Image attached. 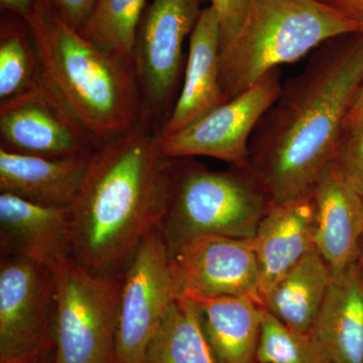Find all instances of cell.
Instances as JSON below:
<instances>
[{
  "label": "cell",
  "instance_id": "obj_1",
  "mask_svg": "<svg viewBox=\"0 0 363 363\" xmlns=\"http://www.w3.org/2000/svg\"><path fill=\"white\" fill-rule=\"evenodd\" d=\"M363 85V33L328 40L281 85L257 124L247 168L272 205L312 190L333 161L346 118Z\"/></svg>",
  "mask_w": 363,
  "mask_h": 363
},
{
  "label": "cell",
  "instance_id": "obj_2",
  "mask_svg": "<svg viewBox=\"0 0 363 363\" xmlns=\"http://www.w3.org/2000/svg\"><path fill=\"white\" fill-rule=\"evenodd\" d=\"M162 128L143 111L135 126L90 157L69 213L72 257L93 274L123 276L142 241L161 226L171 171L160 145Z\"/></svg>",
  "mask_w": 363,
  "mask_h": 363
},
{
  "label": "cell",
  "instance_id": "obj_3",
  "mask_svg": "<svg viewBox=\"0 0 363 363\" xmlns=\"http://www.w3.org/2000/svg\"><path fill=\"white\" fill-rule=\"evenodd\" d=\"M26 21L39 49L43 81L99 147L138 123L145 109L133 61L85 39L54 0H42Z\"/></svg>",
  "mask_w": 363,
  "mask_h": 363
},
{
  "label": "cell",
  "instance_id": "obj_4",
  "mask_svg": "<svg viewBox=\"0 0 363 363\" xmlns=\"http://www.w3.org/2000/svg\"><path fill=\"white\" fill-rule=\"evenodd\" d=\"M360 33L362 25L322 0H250L240 30L221 49L224 96L229 101L328 40Z\"/></svg>",
  "mask_w": 363,
  "mask_h": 363
},
{
  "label": "cell",
  "instance_id": "obj_5",
  "mask_svg": "<svg viewBox=\"0 0 363 363\" xmlns=\"http://www.w3.org/2000/svg\"><path fill=\"white\" fill-rule=\"evenodd\" d=\"M271 200L248 168L211 171L192 157L171 159L160 231L169 257L204 236L253 238Z\"/></svg>",
  "mask_w": 363,
  "mask_h": 363
},
{
  "label": "cell",
  "instance_id": "obj_6",
  "mask_svg": "<svg viewBox=\"0 0 363 363\" xmlns=\"http://www.w3.org/2000/svg\"><path fill=\"white\" fill-rule=\"evenodd\" d=\"M51 269L57 301L54 363H116L123 276L93 274L73 257Z\"/></svg>",
  "mask_w": 363,
  "mask_h": 363
},
{
  "label": "cell",
  "instance_id": "obj_7",
  "mask_svg": "<svg viewBox=\"0 0 363 363\" xmlns=\"http://www.w3.org/2000/svg\"><path fill=\"white\" fill-rule=\"evenodd\" d=\"M202 2L152 0L138 26L133 63L143 109L164 124L173 111L183 78L184 43L204 9Z\"/></svg>",
  "mask_w": 363,
  "mask_h": 363
},
{
  "label": "cell",
  "instance_id": "obj_8",
  "mask_svg": "<svg viewBox=\"0 0 363 363\" xmlns=\"http://www.w3.org/2000/svg\"><path fill=\"white\" fill-rule=\"evenodd\" d=\"M56 286L51 267L21 257L0 260V363L55 347Z\"/></svg>",
  "mask_w": 363,
  "mask_h": 363
},
{
  "label": "cell",
  "instance_id": "obj_9",
  "mask_svg": "<svg viewBox=\"0 0 363 363\" xmlns=\"http://www.w3.org/2000/svg\"><path fill=\"white\" fill-rule=\"evenodd\" d=\"M171 257L160 229L150 233L124 269L116 336V363H143L178 298Z\"/></svg>",
  "mask_w": 363,
  "mask_h": 363
},
{
  "label": "cell",
  "instance_id": "obj_10",
  "mask_svg": "<svg viewBox=\"0 0 363 363\" xmlns=\"http://www.w3.org/2000/svg\"><path fill=\"white\" fill-rule=\"evenodd\" d=\"M279 69L238 96L216 107L174 135H162V154L171 159L208 157L247 168L250 143L260 119L278 99Z\"/></svg>",
  "mask_w": 363,
  "mask_h": 363
},
{
  "label": "cell",
  "instance_id": "obj_11",
  "mask_svg": "<svg viewBox=\"0 0 363 363\" xmlns=\"http://www.w3.org/2000/svg\"><path fill=\"white\" fill-rule=\"evenodd\" d=\"M98 147L43 80L0 104V149L45 157H89Z\"/></svg>",
  "mask_w": 363,
  "mask_h": 363
},
{
  "label": "cell",
  "instance_id": "obj_12",
  "mask_svg": "<svg viewBox=\"0 0 363 363\" xmlns=\"http://www.w3.org/2000/svg\"><path fill=\"white\" fill-rule=\"evenodd\" d=\"M177 297H250L264 305L252 238L204 236L171 255Z\"/></svg>",
  "mask_w": 363,
  "mask_h": 363
},
{
  "label": "cell",
  "instance_id": "obj_13",
  "mask_svg": "<svg viewBox=\"0 0 363 363\" xmlns=\"http://www.w3.org/2000/svg\"><path fill=\"white\" fill-rule=\"evenodd\" d=\"M315 205V247L330 267L332 276L359 260L363 240V197L332 161L312 188Z\"/></svg>",
  "mask_w": 363,
  "mask_h": 363
},
{
  "label": "cell",
  "instance_id": "obj_14",
  "mask_svg": "<svg viewBox=\"0 0 363 363\" xmlns=\"http://www.w3.org/2000/svg\"><path fill=\"white\" fill-rule=\"evenodd\" d=\"M1 257H21L51 267L72 257L68 207L44 206L0 193Z\"/></svg>",
  "mask_w": 363,
  "mask_h": 363
},
{
  "label": "cell",
  "instance_id": "obj_15",
  "mask_svg": "<svg viewBox=\"0 0 363 363\" xmlns=\"http://www.w3.org/2000/svg\"><path fill=\"white\" fill-rule=\"evenodd\" d=\"M221 35L218 16L204 7L190 35L183 83L162 135H174L226 104L220 80Z\"/></svg>",
  "mask_w": 363,
  "mask_h": 363
},
{
  "label": "cell",
  "instance_id": "obj_16",
  "mask_svg": "<svg viewBox=\"0 0 363 363\" xmlns=\"http://www.w3.org/2000/svg\"><path fill=\"white\" fill-rule=\"evenodd\" d=\"M262 301L289 269L315 247V205L312 191L272 205L252 238Z\"/></svg>",
  "mask_w": 363,
  "mask_h": 363
},
{
  "label": "cell",
  "instance_id": "obj_17",
  "mask_svg": "<svg viewBox=\"0 0 363 363\" xmlns=\"http://www.w3.org/2000/svg\"><path fill=\"white\" fill-rule=\"evenodd\" d=\"M89 157H45L0 149V193L52 207H70Z\"/></svg>",
  "mask_w": 363,
  "mask_h": 363
},
{
  "label": "cell",
  "instance_id": "obj_18",
  "mask_svg": "<svg viewBox=\"0 0 363 363\" xmlns=\"http://www.w3.org/2000/svg\"><path fill=\"white\" fill-rule=\"evenodd\" d=\"M311 332L331 363H363V272L359 262L332 278Z\"/></svg>",
  "mask_w": 363,
  "mask_h": 363
},
{
  "label": "cell",
  "instance_id": "obj_19",
  "mask_svg": "<svg viewBox=\"0 0 363 363\" xmlns=\"http://www.w3.org/2000/svg\"><path fill=\"white\" fill-rule=\"evenodd\" d=\"M217 363L255 360L264 306L250 297L193 298Z\"/></svg>",
  "mask_w": 363,
  "mask_h": 363
},
{
  "label": "cell",
  "instance_id": "obj_20",
  "mask_svg": "<svg viewBox=\"0 0 363 363\" xmlns=\"http://www.w3.org/2000/svg\"><path fill=\"white\" fill-rule=\"evenodd\" d=\"M332 278L330 267L317 248H312L267 294L264 308L294 330L311 332Z\"/></svg>",
  "mask_w": 363,
  "mask_h": 363
},
{
  "label": "cell",
  "instance_id": "obj_21",
  "mask_svg": "<svg viewBox=\"0 0 363 363\" xmlns=\"http://www.w3.org/2000/svg\"><path fill=\"white\" fill-rule=\"evenodd\" d=\"M143 363H217L203 333L195 300L177 298Z\"/></svg>",
  "mask_w": 363,
  "mask_h": 363
},
{
  "label": "cell",
  "instance_id": "obj_22",
  "mask_svg": "<svg viewBox=\"0 0 363 363\" xmlns=\"http://www.w3.org/2000/svg\"><path fill=\"white\" fill-rule=\"evenodd\" d=\"M42 80V61L30 26L20 16L2 18L0 104L33 89Z\"/></svg>",
  "mask_w": 363,
  "mask_h": 363
},
{
  "label": "cell",
  "instance_id": "obj_23",
  "mask_svg": "<svg viewBox=\"0 0 363 363\" xmlns=\"http://www.w3.org/2000/svg\"><path fill=\"white\" fill-rule=\"evenodd\" d=\"M147 0H97L80 33L105 51L133 61Z\"/></svg>",
  "mask_w": 363,
  "mask_h": 363
},
{
  "label": "cell",
  "instance_id": "obj_24",
  "mask_svg": "<svg viewBox=\"0 0 363 363\" xmlns=\"http://www.w3.org/2000/svg\"><path fill=\"white\" fill-rule=\"evenodd\" d=\"M255 360L264 363H331L312 332L294 330L266 308Z\"/></svg>",
  "mask_w": 363,
  "mask_h": 363
},
{
  "label": "cell",
  "instance_id": "obj_25",
  "mask_svg": "<svg viewBox=\"0 0 363 363\" xmlns=\"http://www.w3.org/2000/svg\"><path fill=\"white\" fill-rule=\"evenodd\" d=\"M333 162L351 187L363 197V117L344 125Z\"/></svg>",
  "mask_w": 363,
  "mask_h": 363
},
{
  "label": "cell",
  "instance_id": "obj_26",
  "mask_svg": "<svg viewBox=\"0 0 363 363\" xmlns=\"http://www.w3.org/2000/svg\"><path fill=\"white\" fill-rule=\"evenodd\" d=\"M250 0H211V6L218 16L220 25L221 49L238 33Z\"/></svg>",
  "mask_w": 363,
  "mask_h": 363
},
{
  "label": "cell",
  "instance_id": "obj_27",
  "mask_svg": "<svg viewBox=\"0 0 363 363\" xmlns=\"http://www.w3.org/2000/svg\"><path fill=\"white\" fill-rule=\"evenodd\" d=\"M96 1L97 0H54L64 21L79 33L87 23Z\"/></svg>",
  "mask_w": 363,
  "mask_h": 363
},
{
  "label": "cell",
  "instance_id": "obj_28",
  "mask_svg": "<svg viewBox=\"0 0 363 363\" xmlns=\"http://www.w3.org/2000/svg\"><path fill=\"white\" fill-rule=\"evenodd\" d=\"M363 26V0H322Z\"/></svg>",
  "mask_w": 363,
  "mask_h": 363
},
{
  "label": "cell",
  "instance_id": "obj_29",
  "mask_svg": "<svg viewBox=\"0 0 363 363\" xmlns=\"http://www.w3.org/2000/svg\"><path fill=\"white\" fill-rule=\"evenodd\" d=\"M42 0H0L2 11L26 20L37 9Z\"/></svg>",
  "mask_w": 363,
  "mask_h": 363
},
{
  "label": "cell",
  "instance_id": "obj_30",
  "mask_svg": "<svg viewBox=\"0 0 363 363\" xmlns=\"http://www.w3.org/2000/svg\"><path fill=\"white\" fill-rule=\"evenodd\" d=\"M363 117V85L358 92L357 99L351 107L347 118H346L345 124L355 123Z\"/></svg>",
  "mask_w": 363,
  "mask_h": 363
},
{
  "label": "cell",
  "instance_id": "obj_31",
  "mask_svg": "<svg viewBox=\"0 0 363 363\" xmlns=\"http://www.w3.org/2000/svg\"><path fill=\"white\" fill-rule=\"evenodd\" d=\"M55 347L52 350L45 351L37 357L23 360V362L16 363H54Z\"/></svg>",
  "mask_w": 363,
  "mask_h": 363
},
{
  "label": "cell",
  "instance_id": "obj_32",
  "mask_svg": "<svg viewBox=\"0 0 363 363\" xmlns=\"http://www.w3.org/2000/svg\"><path fill=\"white\" fill-rule=\"evenodd\" d=\"M358 262H359L360 267H362L363 272V240L362 242V252H360V257L359 260H358Z\"/></svg>",
  "mask_w": 363,
  "mask_h": 363
},
{
  "label": "cell",
  "instance_id": "obj_33",
  "mask_svg": "<svg viewBox=\"0 0 363 363\" xmlns=\"http://www.w3.org/2000/svg\"><path fill=\"white\" fill-rule=\"evenodd\" d=\"M250 363H264V362H257V360H255V362H250Z\"/></svg>",
  "mask_w": 363,
  "mask_h": 363
}]
</instances>
